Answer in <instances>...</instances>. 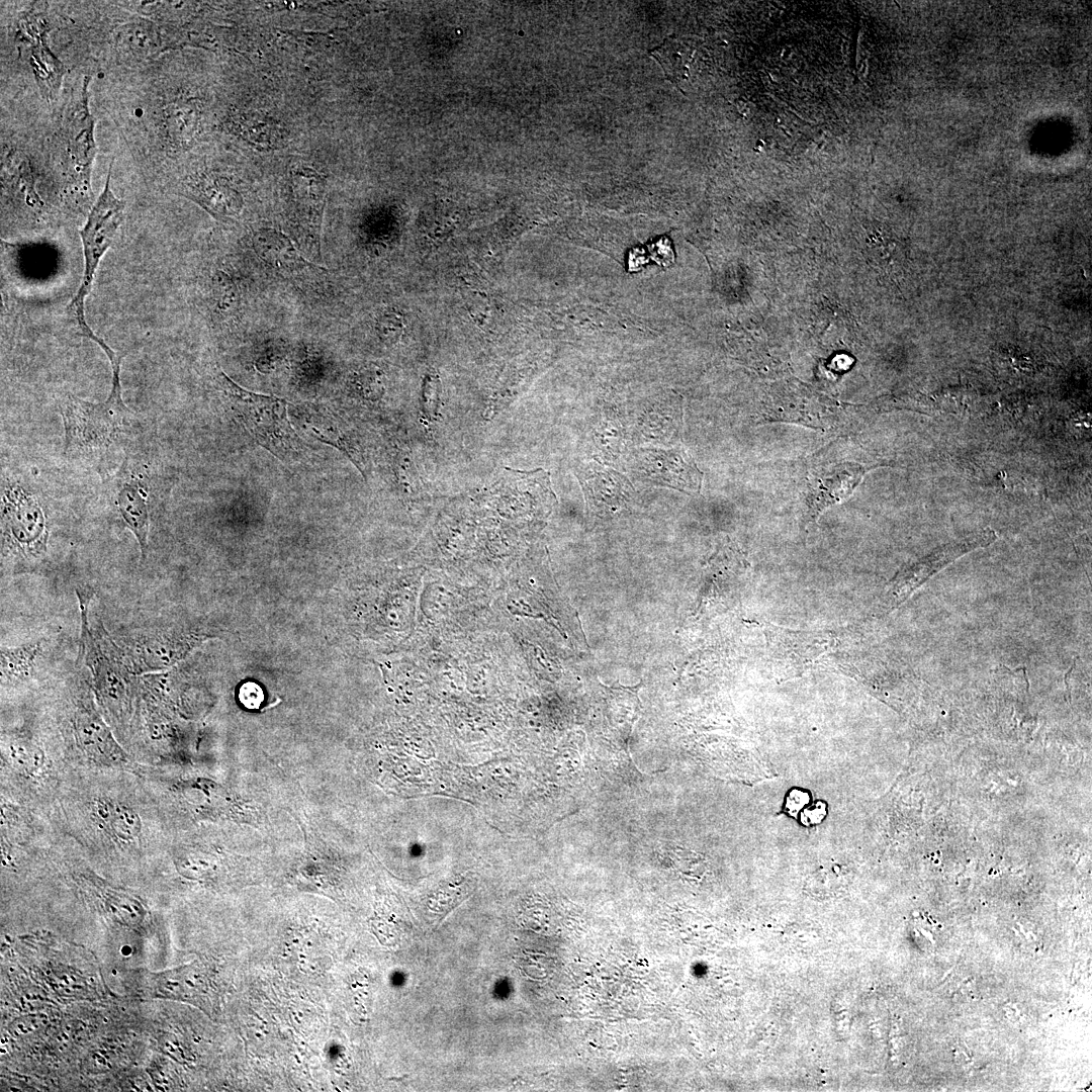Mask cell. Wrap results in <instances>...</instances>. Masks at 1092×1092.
<instances>
[{
    "instance_id": "6da1fadb",
    "label": "cell",
    "mask_w": 1092,
    "mask_h": 1092,
    "mask_svg": "<svg viewBox=\"0 0 1092 1092\" xmlns=\"http://www.w3.org/2000/svg\"><path fill=\"white\" fill-rule=\"evenodd\" d=\"M111 368L112 387L103 402L91 403L69 396L61 404L66 453L101 456L126 432L132 414L121 397L120 364Z\"/></svg>"
},
{
    "instance_id": "7a4b0ae2",
    "label": "cell",
    "mask_w": 1092,
    "mask_h": 1092,
    "mask_svg": "<svg viewBox=\"0 0 1092 1092\" xmlns=\"http://www.w3.org/2000/svg\"><path fill=\"white\" fill-rule=\"evenodd\" d=\"M215 379L231 408L259 445L282 461L298 459L303 447L289 422L286 400L247 390L221 370Z\"/></svg>"
},
{
    "instance_id": "3957f363",
    "label": "cell",
    "mask_w": 1092,
    "mask_h": 1092,
    "mask_svg": "<svg viewBox=\"0 0 1092 1092\" xmlns=\"http://www.w3.org/2000/svg\"><path fill=\"white\" fill-rule=\"evenodd\" d=\"M112 162L109 164L104 188L88 213L86 223L79 231L83 256V276L76 295L68 305V313L80 334L95 342L107 353L111 348L98 337L86 322L85 301L91 291L100 261L113 242L120 226L125 203L111 189Z\"/></svg>"
},
{
    "instance_id": "277c9868",
    "label": "cell",
    "mask_w": 1092,
    "mask_h": 1092,
    "mask_svg": "<svg viewBox=\"0 0 1092 1092\" xmlns=\"http://www.w3.org/2000/svg\"><path fill=\"white\" fill-rule=\"evenodd\" d=\"M89 82L90 77H84L80 93L69 109L63 129L73 187L87 199L91 194V171L97 151L94 118L89 109Z\"/></svg>"
},
{
    "instance_id": "5b68a950",
    "label": "cell",
    "mask_w": 1092,
    "mask_h": 1092,
    "mask_svg": "<svg viewBox=\"0 0 1092 1092\" xmlns=\"http://www.w3.org/2000/svg\"><path fill=\"white\" fill-rule=\"evenodd\" d=\"M629 470L644 481L698 493L703 473L694 459L679 448H639L628 459Z\"/></svg>"
},
{
    "instance_id": "8992f818",
    "label": "cell",
    "mask_w": 1092,
    "mask_h": 1092,
    "mask_svg": "<svg viewBox=\"0 0 1092 1092\" xmlns=\"http://www.w3.org/2000/svg\"><path fill=\"white\" fill-rule=\"evenodd\" d=\"M995 539V532L986 529L962 541L943 545L916 563L903 568L892 580V605L897 607L902 604L925 580L958 557L975 548L987 546Z\"/></svg>"
},
{
    "instance_id": "52a82bcc",
    "label": "cell",
    "mask_w": 1092,
    "mask_h": 1092,
    "mask_svg": "<svg viewBox=\"0 0 1092 1092\" xmlns=\"http://www.w3.org/2000/svg\"><path fill=\"white\" fill-rule=\"evenodd\" d=\"M582 488L587 511L597 515L616 514L624 509L634 495V488L620 472L590 461L575 469Z\"/></svg>"
},
{
    "instance_id": "ba28073f",
    "label": "cell",
    "mask_w": 1092,
    "mask_h": 1092,
    "mask_svg": "<svg viewBox=\"0 0 1092 1092\" xmlns=\"http://www.w3.org/2000/svg\"><path fill=\"white\" fill-rule=\"evenodd\" d=\"M6 493L2 522L11 544L23 553L34 554L46 549L44 518L38 505L22 489Z\"/></svg>"
},
{
    "instance_id": "9c48e42d",
    "label": "cell",
    "mask_w": 1092,
    "mask_h": 1092,
    "mask_svg": "<svg viewBox=\"0 0 1092 1092\" xmlns=\"http://www.w3.org/2000/svg\"><path fill=\"white\" fill-rule=\"evenodd\" d=\"M159 992L165 997L188 1002L209 1016L215 1012L208 974L200 963L168 971L159 977Z\"/></svg>"
},
{
    "instance_id": "30bf717a",
    "label": "cell",
    "mask_w": 1092,
    "mask_h": 1092,
    "mask_svg": "<svg viewBox=\"0 0 1092 1092\" xmlns=\"http://www.w3.org/2000/svg\"><path fill=\"white\" fill-rule=\"evenodd\" d=\"M77 739L92 759L109 764L124 761V754L102 720L88 710H81L75 719Z\"/></svg>"
},
{
    "instance_id": "8fae6325",
    "label": "cell",
    "mask_w": 1092,
    "mask_h": 1092,
    "mask_svg": "<svg viewBox=\"0 0 1092 1092\" xmlns=\"http://www.w3.org/2000/svg\"><path fill=\"white\" fill-rule=\"evenodd\" d=\"M254 246L258 255L271 266L281 270L305 268L323 269L306 260L280 232L261 230L254 237Z\"/></svg>"
},
{
    "instance_id": "7c38bea8",
    "label": "cell",
    "mask_w": 1092,
    "mask_h": 1092,
    "mask_svg": "<svg viewBox=\"0 0 1092 1092\" xmlns=\"http://www.w3.org/2000/svg\"><path fill=\"white\" fill-rule=\"evenodd\" d=\"M30 30V29H29ZM33 37V47L30 53V65L35 76L36 83L48 100L55 99L59 93L63 76L64 65L51 52L46 41V31L35 33L30 30Z\"/></svg>"
},
{
    "instance_id": "4fadbf2b",
    "label": "cell",
    "mask_w": 1092,
    "mask_h": 1092,
    "mask_svg": "<svg viewBox=\"0 0 1092 1092\" xmlns=\"http://www.w3.org/2000/svg\"><path fill=\"white\" fill-rule=\"evenodd\" d=\"M117 507L125 525L134 534L145 558L148 548L149 512L143 493L131 484L123 485L117 493Z\"/></svg>"
},
{
    "instance_id": "5bb4252c",
    "label": "cell",
    "mask_w": 1092,
    "mask_h": 1092,
    "mask_svg": "<svg viewBox=\"0 0 1092 1092\" xmlns=\"http://www.w3.org/2000/svg\"><path fill=\"white\" fill-rule=\"evenodd\" d=\"M116 44L126 58L140 61L158 51L159 34L151 23L132 22L121 27Z\"/></svg>"
},
{
    "instance_id": "9a60e30c",
    "label": "cell",
    "mask_w": 1092,
    "mask_h": 1092,
    "mask_svg": "<svg viewBox=\"0 0 1092 1092\" xmlns=\"http://www.w3.org/2000/svg\"><path fill=\"white\" fill-rule=\"evenodd\" d=\"M458 222L459 214L455 207L446 202H435L422 213L421 231L429 242L438 245L452 235Z\"/></svg>"
},
{
    "instance_id": "2e32d148",
    "label": "cell",
    "mask_w": 1092,
    "mask_h": 1092,
    "mask_svg": "<svg viewBox=\"0 0 1092 1092\" xmlns=\"http://www.w3.org/2000/svg\"><path fill=\"white\" fill-rule=\"evenodd\" d=\"M98 813L118 839L132 841L139 836L142 823L139 815L131 808L118 803L100 801Z\"/></svg>"
},
{
    "instance_id": "e0dca14e",
    "label": "cell",
    "mask_w": 1092,
    "mask_h": 1092,
    "mask_svg": "<svg viewBox=\"0 0 1092 1092\" xmlns=\"http://www.w3.org/2000/svg\"><path fill=\"white\" fill-rule=\"evenodd\" d=\"M40 642L1 650V673L8 679H26L40 653Z\"/></svg>"
},
{
    "instance_id": "ac0fdd59",
    "label": "cell",
    "mask_w": 1092,
    "mask_h": 1092,
    "mask_svg": "<svg viewBox=\"0 0 1092 1092\" xmlns=\"http://www.w3.org/2000/svg\"><path fill=\"white\" fill-rule=\"evenodd\" d=\"M197 202L206 206L209 211L219 215H225L233 211L235 199L231 189L223 184L210 179L201 180L200 183L191 187Z\"/></svg>"
},
{
    "instance_id": "d6986e66",
    "label": "cell",
    "mask_w": 1092,
    "mask_h": 1092,
    "mask_svg": "<svg viewBox=\"0 0 1092 1092\" xmlns=\"http://www.w3.org/2000/svg\"><path fill=\"white\" fill-rule=\"evenodd\" d=\"M8 754L14 766L28 775L36 774L44 763L41 749L21 739L10 742Z\"/></svg>"
},
{
    "instance_id": "ffe728a7",
    "label": "cell",
    "mask_w": 1092,
    "mask_h": 1092,
    "mask_svg": "<svg viewBox=\"0 0 1092 1092\" xmlns=\"http://www.w3.org/2000/svg\"><path fill=\"white\" fill-rule=\"evenodd\" d=\"M196 117L191 106L186 104L172 105L166 113V132L170 140L178 142L189 136L195 124Z\"/></svg>"
},
{
    "instance_id": "44dd1931",
    "label": "cell",
    "mask_w": 1092,
    "mask_h": 1092,
    "mask_svg": "<svg viewBox=\"0 0 1092 1092\" xmlns=\"http://www.w3.org/2000/svg\"><path fill=\"white\" fill-rule=\"evenodd\" d=\"M404 317L395 309L383 311L376 322L380 337L386 342H396L404 331Z\"/></svg>"
},
{
    "instance_id": "7402d4cb",
    "label": "cell",
    "mask_w": 1092,
    "mask_h": 1092,
    "mask_svg": "<svg viewBox=\"0 0 1092 1092\" xmlns=\"http://www.w3.org/2000/svg\"><path fill=\"white\" fill-rule=\"evenodd\" d=\"M440 383L436 375H429L424 384V398L427 405L435 406L439 399Z\"/></svg>"
},
{
    "instance_id": "603a6c76",
    "label": "cell",
    "mask_w": 1092,
    "mask_h": 1092,
    "mask_svg": "<svg viewBox=\"0 0 1092 1092\" xmlns=\"http://www.w3.org/2000/svg\"><path fill=\"white\" fill-rule=\"evenodd\" d=\"M485 297L475 296L472 304L469 306V311L477 322H482L488 315V303L486 300L480 305Z\"/></svg>"
}]
</instances>
